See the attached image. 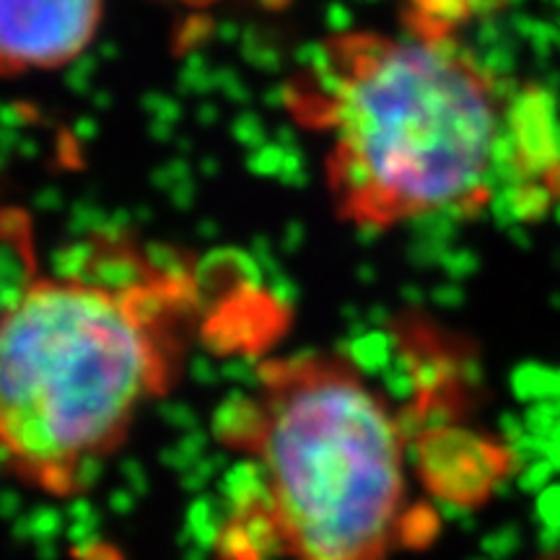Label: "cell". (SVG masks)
<instances>
[{"mask_svg":"<svg viewBox=\"0 0 560 560\" xmlns=\"http://www.w3.org/2000/svg\"><path fill=\"white\" fill-rule=\"evenodd\" d=\"M293 122L325 143L335 210L359 229L457 215L511 200L560 202V122L535 83L495 73L452 30H348L285 83Z\"/></svg>","mask_w":560,"mask_h":560,"instance_id":"cell-1","label":"cell"},{"mask_svg":"<svg viewBox=\"0 0 560 560\" xmlns=\"http://www.w3.org/2000/svg\"><path fill=\"white\" fill-rule=\"evenodd\" d=\"M140 270L34 280L0 317V454L19 480L75 493L170 387L190 289Z\"/></svg>","mask_w":560,"mask_h":560,"instance_id":"cell-2","label":"cell"},{"mask_svg":"<svg viewBox=\"0 0 560 560\" xmlns=\"http://www.w3.org/2000/svg\"><path fill=\"white\" fill-rule=\"evenodd\" d=\"M249 450L268 467L280 548L296 560H384L405 522V446L376 389L338 355L262 366Z\"/></svg>","mask_w":560,"mask_h":560,"instance_id":"cell-3","label":"cell"},{"mask_svg":"<svg viewBox=\"0 0 560 560\" xmlns=\"http://www.w3.org/2000/svg\"><path fill=\"white\" fill-rule=\"evenodd\" d=\"M102 21L104 0H0V79L70 66Z\"/></svg>","mask_w":560,"mask_h":560,"instance_id":"cell-4","label":"cell"},{"mask_svg":"<svg viewBox=\"0 0 560 560\" xmlns=\"http://www.w3.org/2000/svg\"><path fill=\"white\" fill-rule=\"evenodd\" d=\"M416 470L436 499L472 509L493 495L511 470V454L486 433L439 423L418 433Z\"/></svg>","mask_w":560,"mask_h":560,"instance_id":"cell-5","label":"cell"},{"mask_svg":"<svg viewBox=\"0 0 560 560\" xmlns=\"http://www.w3.org/2000/svg\"><path fill=\"white\" fill-rule=\"evenodd\" d=\"M272 548H280V535L270 499H249L219 535L221 560H262Z\"/></svg>","mask_w":560,"mask_h":560,"instance_id":"cell-6","label":"cell"},{"mask_svg":"<svg viewBox=\"0 0 560 560\" xmlns=\"http://www.w3.org/2000/svg\"><path fill=\"white\" fill-rule=\"evenodd\" d=\"M166 3L182 5V9H215V5L231 3V0H166Z\"/></svg>","mask_w":560,"mask_h":560,"instance_id":"cell-7","label":"cell"},{"mask_svg":"<svg viewBox=\"0 0 560 560\" xmlns=\"http://www.w3.org/2000/svg\"><path fill=\"white\" fill-rule=\"evenodd\" d=\"M542 560H560V548H558V550H552V552H548V556H545Z\"/></svg>","mask_w":560,"mask_h":560,"instance_id":"cell-8","label":"cell"},{"mask_svg":"<svg viewBox=\"0 0 560 560\" xmlns=\"http://www.w3.org/2000/svg\"><path fill=\"white\" fill-rule=\"evenodd\" d=\"M0 317H3V314H0Z\"/></svg>","mask_w":560,"mask_h":560,"instance_id":"cell-9","label":"cell"}]
</instances>
